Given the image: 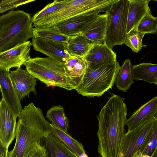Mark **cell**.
Instances as JSON below:
<instances>
[{"instance_id": "obj_1", "label": "cell", "mask_w": 157, "mask_h": 157, "mask_svg": "<svg viewBox=\"0 0 157 157\" xmlns=\"http://www.w3.org/2000/svg\"><path fill=\"white\" fill-rule=\"evenodd\" d=\"M124 99L120 96L112 95L97 117L98 151L101 157H119L127 119V108Z\"/></svg>"}, {"instance_id": "obj_2", "label": "cell", "mask_w": 157, "mask_h": 157, "mask_svg": "<svg viewBox=\"0 0 157 157\" xmlns=\"http://www.w3.org/2000/svg\"><path fill=\"white\" fill-rule=\"evenodd\" d=\"M52 131V124L44 118L42 110L31 102L20 113L17 124L16 141L8 157H31L33 151Z\"/></svg>"}, {"instance_id": "obj_3", "label": "cell", "mask_w": 157, "mask_h": 157, "mask_svg": "<svg viewBox=\"0 0 157 157\" xmlns=\"http://www.w3.org/2000/svg\"><path fill=\"white\" fill-rule=\"evenodd\" d=\"M32 17L23 10H11L0 17V52L33 37Z\"/></svg>"}, {"instance_id": "obj_4", "label": "cell", "mask_w": 157, "mask_h": 157, "mask_svg": "<svg viewBox=\"0 0 157 157\" xmlns=\"http://www.w3.org/2000/svg\"><path fill=\"white\" fill-rule=\"evenodd\" d=\"M24 65L30 74L48 87H58L68 91L75 90L64 63L49 57H37L31 58Z\"/></svg>"}, {"instance_id": "obj_5", "label": "cell", "mask_w": 157, "mask_h": 157, "mask_svg": "<svg viewBox=\"0 0 157 157\" xmlns=\"http://www.w3.org/2000/svg\"><path fill=\"white\" fill-rule=\"evenodd\" d=\"M118 0H69L63 6L48 17L39 21L43 28L57 25L73 17L81 15L106 13Z\"/></svg>"}, {"instance_id": "obj_6", "label": "cell", "mask_w": 157, "mask_h": 157, "mask_svg": "<svg viewBox=\"0 0 157 157\" xmlns=\"http://www.w3.org/2000/svg\"><path fill=\"white\" fill-rule=\"evenodd\" d=\"M120 66L117 61L95 69L87 68L82 81L75 90L83 96L99 97L112 88Z\"/></svg>"}, {"instance_id": "obj_7", "label": "cell", "mask_w": 157, "mask_h": 157, "mask_svg": "<svg viewBox=\"0 0 157 157\" xmlns=\"http://www.w3.org/2000/svg\"><path fill=\"white\" fill-rule=\"evenodd\" d=\"M129 6V0H118L106 13L107 29L104 43L111 49L116 45L125 43Z\"/></svg>"}, {"instance_id": "obj_8", "label": "cell", "mask_w": 157, "mask_h": 157, "mask_svg": "<svg viewBox=\"0 0 157 157\" xmlns=\"http://www.w3.org/2000/svg\"><path fill=\"white\" fill-rule=\"evenodd\" d=\"M157 119L155 117L126 133L121 144L118 157H136L146 146Z\"/></svg>"}, {"instance_id": "obj_9", "label": "cell", "mask_w": 157, "mask_h": 157, "mask_svg": "<svg viewBox=\"0 0 157 157\" xmlns=\"http://www.w3.org/2000/svg\"><path fill=\"white\" fill-rule=\"evenodd\" d=\"M30 41L17 45L9 50L0 52V68L9 71L10 68H19L25 65L30 58Z\"/></svg>"}, {"instance_id": "obj_10", "label": "cell", "mask_w": 157, "mask_h": 157, "mask_svg": "<svg viewBox=\"0 0 157 157\" xmlns=\"http://www.w3.org/2000/svg\"><path fill=\"white\" fill-rule=\"evenodd\" d=\"M31 42L36 51L62 63H65L71 56L67 50L66 43L34 37L32 38Z\"/></svg>"}, {"instance_id": "obj_11", "label": "cell", "mask_w": 157, "mask_h": 157, "mask_svg": "<svg viewBox=\"0 0 157 157\" xmlns=\"http://www.w3.org/2000/svg\"><path fill=\"white\" fill-rule=\"evenodd\" d=\"M17 117L2 98L0 101V143L8 148L16 137Z\"/></svg>"}, {"instance_id": "obj_12", "label": "cell", "mask_w": 157, "mask_h": 157, "mask_svg": "<svg viewBox=\"0 0 157 157\" xmlns=\"http://www.w3.org/2000/svg\"><path fill=\"white\" fill-rule=\"evenodd\" d=\"M10 76L20 101L25 97H29L31 92L36 94L35 87L37 80L26 70L18 68L10 71Z\"/></svg>"}, {"instance_id": "obj_13", "label": "cell", "mask_w": 157, "mask_h": 157, "mask_svg": "<svg viewBox=\"0 0 157 157\" xmlns=\"http://www.w3.org/2000/svg\"><path fill=\"white\" fill-rule=\"evenodd\" d=\"M83 58L87 68L91 69L117 61L116 53L104 43L94 44Z\"/></svg>"}, {"instance_id": "obj_14", "label": "cell", "mask_w": 157, "mask_h": 157, "mask_svg": "<svg viewBox=\"0 0 157 157\" xmlns=\"http://www.w3.org/2000/svg\"><path fill=\"white\" fill-rule=\"evenodd\" d=\"M0 87L2 98L11 112L18 117L22 108L13 84L9 71L0 68Z\"/></svg>"}, {"instance_id": "obj_15", "label": "cell", "mask_w": 157, "mask_h": 157, "mask_svg": "<svg viewBox=\"0 0 157 157\" xmlns=\"http://www.w3.org/2000/svg\"><path fill=\"white\" fill-rule=\"evenodd\" d=\"M157 113V97L156 96L141 106L128 119L126 125L128 132L153 118Z\"/></svg>"}, {"instance_id": "obj_16", "label": "cell", "mask_w": 157, "mask_h": 157, "mask_svg": "<svg viewBox=\"0 0 157 157\" xmlns=\"http://www.w3.org/2000/svg\"><path fill=\"white\" fill-rule=\"evenodd\" d=\"M99 14L81 15L70 18L56 25L63 35L71 36L81 33Z\"/></svg>"}, {"instance_id": "obj_17", "label": "cell", "mask_w": 157, "mask_h": 157, "mask_svg": "<svg viewBox=\"0 0 157 157\" xmlns=\"http://www.w3.org/2000/svg\"><path fill=\"white\" fill-rule=\"evenodd\" d=\"M108 14H99L88 25L82 33L94 44L104 43L107 29Z\"/></svg>"}, {"instance_id": "obj_18", "label": "cell", "mask_w": 157, "mask_h": 157, "mask_svg": "<svg viewBox=\"0 0 157 157\" xmlns=\"http://www.w3.org/2000/svg\"><path fill=\"white\" fill-rule=\"evenodd\" d=\"M128 15L127 34L137 27L142 19L151 13L148 5L149 0H129Z\"/></svg>"}, {"instance_id": "obj_19", "label": "cell", "mask_w": 157, "mask_h": 157, "mask_svg": "<svg viewBox=\"0 0 157 157\" xmlns=\"http://www.w3.org/2000/svg\"><path fill=\"white\" fill-rule=\"evenodd\" d=\"M67 74L75 89L81 84L87 69L83 58L71 56L64 63Z\"/></svg>"}, {"instance_id": "obj_20", "label": "cell", "mask_w": 157, "mask_h": 157, "mask_svg": "<svg viewBox=\"0 0 157 157\" xmlns=\"http://www.w3.org/2000/svg\"><path fill=\"white\" fill-rule=\"evenodd\" d=\"M44 138L48 157H79L51 132Z\"/></svg>"}, {"instance_id": "obj_21", "label": "cell", "mask_w": 157, "mask_h": 157, "mask_svg": "<svg viewBox=\"0 0 157 157\" xmlns=\"http://www.w3.org/2000/svg\"><path fill=\"white\" fill-rule=\"evenodd\" d=\"M68 37L66 44L71 56L84 58L94 44L82 33Z\"/></svg>"}, {"instance_id": "obj_22", "label": "cell", "mask_w": 157, "mask_h": 157, "mask_svg": "<svg viewBox=\"0 0 157 157\" xmlns=\"http://www.w3.org/2000/svg\"><path fill=\"white\" fill-rule=\"evenodd\" d=\"M132 72L134 80L154 84L157 77V64L143 63L134 65Z\"/></svg>"}, {"instance_id": "obj_23", "label": "cell", "mask_w": 157, "mask_h": 157, "mask_svg": "<svg viewBox=\"0 0 157 157\" xmlns=\"http://www.w3.org/2000/svg\"><path fill=\"white\" fill-rule=\"evenodd\" d=\"M51 132L66 147L79 157H88L82 144L72 137L69 133L52 125Z\"/></svg>"}, {"instance_id": "obj_24", "label": "cell", "mask_w": 157, "mask_h": 157, "mask_svg": "<svg viewBox=\"0 0 157 157\" xmlns=\"http://www.w3.org/2000/svg\"><path fill=\"white\" fill-rule=\"evenodd\" d=\"M132 67L130 59H126L120 66L115 82L119 90L125 92L134 82L132 72Z\"/></svg>"}, {"instance_id": "obj_25", "label": "cell", "mask_w": 157, "mask_h": 157, "mask_svg": "<svg viewBox=\"0 0 157 157\" xmlns=\"http://www.w3.org/2000/svg\"><path fill=\"white\" fill-rule=\"evenodd\" d=\"M46 117L53 126L68 133L69 121L65 115L63 108L61 105L51 108L47 112Z\"/></svg>"}, {"instance_id": "obj_26", "label": "cell", "mask_w": 157, "mask_h": 157, "mask_svg": "<svg viewBox=\"0 0 157 157\" xmlns=\"http://www.w3.org/2000/svg\"><path fill=\"white\" fill-rule=\"evenodd\" d=\"M33 37L67 43L68 36L62 34L56 25L44 28H33Z\"/></svg>"}, {"instance_id": "obj_27", "label": "cell", "mask_w": 157, "mask_h": 157, "mask_svg": "<svg viewBox=\"0 0 157 157\" xmlns=\"http://www.w3.org/2000/svg\"><path fill=\"white\" fill-rule=\"evenodd\" d=\"M69 0H55L47 4L43 9L35 14L32 17L33 24L54 13L63 6Z\"/></svg>"}, {"instance_id": "obj_28", "label": "cell", "mask_w": 157, "mask_h": 157, "mask_svg": "<svg viewBox=\"0 0 157 157\" xmlns=\"http://www.w3.org/2000/svg\"><path fill=\"white\" fill-rule=\"evenodd\" d=\"M137 28L132 30L127 34L124 43L135 53H138L142 49L143 38L146 34L138 31Z\"/></svg>"}, {"instance_id": "obj_29", "label": "cell", "mask_w": 157, "mask_h": 157, "mask_svg": "<svg viewBox=\"0 0 157 157\" xmlns=\"http://www.w3.org/2000/svg\"><path fill=\"white\" fill-rule=\"evenodd\" d=\"M137 29L138 31L145 34H155L157 31V17H154L151 13H148L141 21Z\"/></svg>"}, {"instance_id": "obj_30", "label": "cell", "mask_w": 157, "mask_h": 157, "mask_svg": "<svg viewBox=\"0 0 157 157\" xmlns=\"http://www.w3.org/2000/svg\"><path fill=\"white\" fill-rule=\"evenodd\" d=\"M157 149V119L154 127L146 146L141 151L144 155L152 157Z\"/></svg>"}, {"instance_id": "obj_31", "label": "cell", "mask_w": 157, "mask_h": 157, "mask_svg": "<svg viewBox=\"0 0 157 157\" xmlns=\"http://www.w3.org/2000/svg\"><path fill=\"white\" fill-rule=\"evenodd\" d=\"M35 0H2L0 1V13H3L18 6L31 2Z\"/></svg>"}, {"instance_id": "obj_32", "label": "cell", "mask_w": 157, "mask_h": 157, "mask_svg": "<svg viewBox=\"0 0 157 157\" xmlns=\"http://www.w3.org/2000/svg\"><path fill=\"white\" fill-rule=\"evenodd\" d=\"M31 157H48L45 147L40 144L36 145Z\"/></svg>"}, {"instance_id": "obj_33", "label": "cell", "mask_w": 157, "mask_h": 157, "mask_svg": "<svg viewBox=\"0 0 157 157\" xmlns=\"http://www.w3.org/2000/svg\"><path fill=\"white\" fill-rule=\"evenodd\" d=\"M7 147L0 143V157H8V150Z\"/></svg>"}, {"instance_id": "obj_34", "label": "cell", "mask_w": 157, "mask_h": 157, "mask_svg": "<svg viewBox=\"0 0 157 157\" xmlns=\"http://www.w3.org/2000/svg\"><path fill=\"white\" fill-rule=\"evenodd\" d=\"M136 157H151L149 155H144L142 154L141 153H140L137 155Z\"/></svg>"}, {"instance_id": "obj_35", "label": "cell", "mask_w": 157, "mask_h": 157, "mask_svg": "<svg viewBox=\"0 0 157 157\" xmlns=\"http://www.w3.org/2000/svg\"><path fill=\"white\" fill-rule=\"evenodd\" d=\"M152 157H157V149L154 154Z\"/></svg>"}, {"instance_id": "obj_36", "label": "cell", "mask_w": 157, "mask_h": 157, "mask_svg": "<svg viewBox=\"0 0 157 157\" xmlns=\"http://www.w3.org/2000/svg\"><path fill=\"white\" fill-rule=\"evenodd\" d=\"M154 84L157 85V77L155 78V82Z\"/></svg>"}, {"instance_id": "obj_37", "label": "cell", "mask_w": 157, "mask_h": 157, "mask_svg": "<svg viewBox=\"0 0 157 157\" xmlns=\"http://www.w3.org/2000/svg\"><path fill=\"white\" fill-rule=\"evenodd\" d=\"M155 118L157 119V113L155 116Z\"/></svg>"}, {"instance_id": "obj_38", "label": "cell", "mask_w": 157, "mask_h": 157, "mask_svg": "<svg viewBox=\"0 0 157 157\" xmlns=\"http://www.w3.org/2000/svg\"><path fill=\"white\" fill-rule=\"evenodd\" d=\"M155 34H156L157 37V31L156 33Z\"/></svg>"}]
</instances>
